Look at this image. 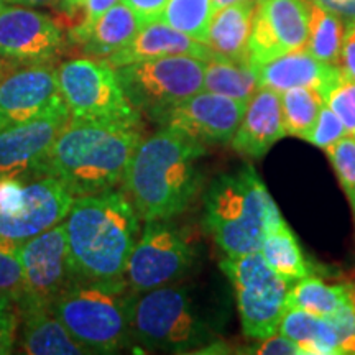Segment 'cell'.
Returning a JSON list of instances; mask_svg holds the SVG:
<instances>
[{
  "label": "cell",
  "mask_w": 355,
  "mask_h": 355,
  "mask_svg": "<svg viewBox=\"0 0 355 355\" xmlns=\"http://www.w3.org/2000/svg\"><path fill=\"white\" fill-rule=\"evenodd\" d=\"M204 155V144L168 127L140 140L122 181L140 219L168 220L188 209L202 186Z\"/></svg>",
  "instance_id": "obj_1"
},
{
  "label": "cell",
  "mask_w": 355,
  "mask_h": 355,
  "mask_svg": "<svg viewBox=\"0 0 355 355\" xmlns=\"http://www.w3.org/2000/svg\"><path fill=\"white\" fill-rule=\"evenodd\" d=\"M2 127H3V125H2V123H0V128H2Z\"/></svg>",
  "instance_id": "obj_47"
},
{
  "label": "cell",
  "mask_w": 355,
  "mask_h": 355,
  "mask_svg": "<svg viewBox=\"0 0 355 355\" xmlns=\"http://www.w3.org/2000/svg\"><path fill=\"white\" fill-rule=\"evenodd\" d=\"M140 140L139 123L69 119L42 171L60 180L74 198L105 193L123 181Z\"/></svg>",
  "instance_id": "obj_3"
},
{
  "label": "cell",
  "mask_w": 355,
  "mask_h": 355,
  "mask_svg": "<svg viewBox=\"0 0 355 355\" xmlns=\"http://www.w3.org/2000/svg\"><path fill=\"white\" fill-rule=\"evenodd\" d=\"M248 102L202 91L191 96L159 119V123L201 144H230Z\"/></svg>",
  "instance_id": "obj_15"
},
{
  "label": "cell",
  "mask_w": 355,
  "mask_h": 355,
  "mask_svg": "<svg viewBox=\"0 0 355 355\" xmlns=\"http://www.w3.org/2000/svg\"><path fill=\"white\" fill-rule=\"evenodd\" d=\"M133 295L127 279H74L58 296L53 309L89 354H115L132 343Z\"/></svg>",
  "instance_id": "obj_5"
},
{
  "label": "cell",
  "mask_w": 355,
  "mask_h": 355,
  "mask_svg": "<svg viewBox=\"0 0 355 355\" xmlns=\"http://www.w3.org/2000/svg\"><path fill=\"white\" fill-rule=\"evenodd\" d=\"M63 101L56 68L50 63H24L0 74V123L28 121Z\"/></svg>",
  "instance_id": "obj_17"
},
{
  "label": "cell",
  "mask_w": 355,
  "mask_h": 355,
  "mask_svg": "<svg viewBox=\"0 0 355 355\" xmlns=\"http://www.w3.org/2000/svg\"><path fill=\"white\" fill-rule=\"evenodd\" d=\"M282 105L286 135L306 140L316 125L324 97L313 87H291L282 92Z\"/></svg>",
  "instance_id": "obj_29"
},
{
  "label": "cell",
  "mask_w": 355,
  "mask_h": 355,
  "mask_svg": "<svg viewBox=\"0 0 355 355\" xmlns=\"http://www.w3.org/2000/svg\"><path fill=\"white\" fill-rule=\"evenodd\" d=\"M69 122L64 101L28 121L0 128V178H25L42 166L61 130Z\"/></svg>",
  "instance_id": "obj_13"
},
{
  "label": "cell",
  "mask_w": 355,
  "mask_h": 355,
  "mask_svg": "<svg viewBox=\"0 0 355 355\" xmlns=\"http://www.w3.org/2000/svg\"><path fill=\"white\" fill-rule=\"evenodd\" d=\"M347 288H349V298H350V303H352V308H354V313H355V282H352V283H347Z\"/></svg>",
  "instance_id": "obj_45"
},
{
  "label": "cell",
  "mask_w": 355,
  "mask_h": 355,
  "mask_svg": "<svg viewBox=\"0 0 355 355\" xmlns=\"http://www.w3.org/2000/svg\"><path fill=\"white\" fill-rule=\"evenodd\" d=\"M8 3H10V0H0V10L6 6H8Z\"/></svg>",
  "instance_id": "obj_46"
},
{
  "label": "cell",
  "mask_w": 355,
  "mask_h": 355,
  "mask_svg": "<svg viewBox=\"0 0 355 355\" xmlns=\"http://www.w3.org/2000/svg\"><path fill=\"white\" fill-rule=\"evenodd\" d=\"M339 68L345 78L355 81V24L347 25V30H345Z\"/></svg>",
  "instance_id": "obj_39"
},
{
  "label": "cell",
  "mask_w": 355,
  "mask_h": 355,
  "mask_svg": "<svg viewBox=\"0 0 355 355\" xmlns=\"http://www.w3.org/2000/svg\"><path fill=\"white\" fill-rule=\"evenodd\" d=\"M117 2H121V0H86V6H84L83 10V19L71 30V37L79 43L86 42L91 30L94 28L96 21Z\"/></svg>",
  "instance_id": "obj_37"
},
{
  "label": "cell",
  "mask_w": 355,
  "mask_h": 355,
  "mask_svg": "<svg viewBox=\"0 0 355 355\" xmlns=\"http://www.w3.org/2000/svg\"><path fill=\"white\" fill-rule=\"evenodd\" d=\"M130 336L141 347L173 354L191 352L214 339L188 290L176 285L133 295Z\"/></svg>",
  "instance_id": "obj_6"
},
{
  "label": "cell",
  "mask_w": 355,
  "mask_h": 355,
  "mask_svg": "<svg viewBox=\"0 0 355 355\" xmlns=\"http://www.w3.org/2000/svg\"><path fill=\"white\" fill-rule=\"evenodd\" d=\"M63 44V30L46 13L17 3L0 10V58L21 64L50 63Z\"/></svg>",
  "instance_id": "obj_16"
},
{
  "label": "cell",
  "mask_w": 355,
  "mask_h": 355,
  "mask_svg": "<svg viewBox=\"0 0 355 355\" xmlns=\"http://www.w3.org/2000/svg\"><path fill=\"white\" fill-rule=\"evenodd\" d=\"M324 10L334 13L347 25L355 24V0H308Z\"/></svg>",
  "instance_id": "obj_41"
},
{
  "label": "cell",
  "mask_w": 355,
  "mask_h": 355,
  "mask_svg": "<svg viewBox=\"0 0 355 355\" xmlns=\"http://www.w3.org/2000/svg\"><path fill=\"white\" fill-rule=\"evenodd\" d=\"M84 6H86V0H58L56 2V7L68 15H74L79 10L83 12Z\"/></svg>",
  "instance_id": "obj_42"
},
{
  "label": "cell",
  "mask_w": 355,
  "mask_h": 355,
  "mask_svg": "<svg viewBox=\"0 0 355 355\" xmlns=\"http://www.w3.org/2000/svg\"><path fill=\"white\" fill-rule=\"evenodd\" d=\"M71 121L141 123L119 81L117 69L102 58H76L56 68Z\"/></svg>",
  "instance_id": "obj_8"
},
{
  "label": "cell",
  "mask_w": 355,
  "mask_h": 355,
  "mask_svg": "<svg viewBox=\"0 0 355 355\" xmlns=\"http://www.w3.org/2000/svg\"><path fill=\"white\" fill-rule=\"evenodd\" d=\"M24 293V270L19 259V248L0 243V296L19 304Z\"/></svg>",
  "instance_id": "obj_32"
},
{
  "label": "cell",
  "mask_w": 355,
  "mask_h": 355,
  "mask_svg": "<svg viewBox=\"0 0 355 355\" xmlns=\"http://www.w3.org/2000/svg\"><path fill=\"white\" fill-rule=\"evenodd\" d=\"M347 298V285H327L316 277H304L288 290L286 309H301L314 316L327 318Z\"/></svg>",
  "instance_id": "obj_27"
},
{
  "label": "cell",
  "mask_w": 355,
  "mask_h": 355,
  "mask_svg": "<svg viewBox=\"0 0 355 355\" xmlns=\"http://www.w3.org/2000/svg\"><path fill=\"white\" fill-rule=\"evenodd\" d=\"M139 219L125 191L74 198L64 227L76 279L123 282L139 239Z\"/></svg>",
  "instance_id": "obj_2"
},
{
  "label": "cell",
  "mask_w": 355,
  "mask_h": 355,
  "mask_svg": "<svg viewBox=\"0 0 355 355\" xmlns=\"http://www.w3.org/2000/svg\"><path fill=\"white\" fill-rule=\"evenodd\" d=\"M214 12L212 0H168L159 20L206 44Z\"/></svg>",
  "instance_id": "obj_30"
},
{
  "label": "cell",
  "mask_w": 355,
  "mask_h": 355,
  "mask_svg": "<svg viewBox=\"0 0 355 355\" xmlns=\"http://www.w3.org/2000/svg\"><path fill=\"white\" fill-rule=\"evenodd\" d=\"M24 270L21 306H53L58 296L76 279L69 260L64 220L19 247Z\"/></svg>",
  "instance_id": "obj_11"
},
{
  "label": "cell",
  "mask_w": 355,
  "mask_h": 355,
  "mask_svg": "<svg viewBox=\"0 0 355 355\" xmlns=\"http://www.w3.org/2000/svg\"><path fill=\"white\" fill-rule=\"evenodd\" d=\"M19 309V345L30 355L89 354L71 336L53 306H21Z\"/></svg>",
  "instance_id": "obj_21"
},
{
  "label": "cell",
  "mask_w": 355,
  "mask_h": 355,
  "mask_svg": "<svg viewBox=\"0 0 355 355\" xmlns=\"http://www.w3.org/2000/svg\"><path fill=\"white\" fill-rule=\"evenodd\" d=\"M309 38L308 0H257L248 40V61L260 66L306 48Z\"/></svg>",
  "instance_id": "obj_14"
},
{
  "label": "cell",
  "mask_w": 355,
  "mask_h": 355,
  "mask_svg": "<svg viewBox=\"0 0 355 355\" xmlns=\"http://www.w3.org/2000/svg\"><path fill=\"white\" fill-rule=\"evenodd\" d=\"M74 196L55 176L46 173L25 176L19 211L0 214V243L19 248L44 230L64 220Z\"/></svg>",
  "instance_id": "obj_12"
},
{
  "label": "cell",
  "mask_w": 355,
  "mask_h": 355,
  "mask_svg": "<svg viewBox=\"0 0 355 355\" xmlns=\"http://www.w3.org/2000/svg\"><path fill=\"white\" fill-rule=\"evenodd\" d=\"M115 69L133 107L158 122L168 110L202 91L206 60L186 55L163 56Z\"/></svg>",
  "instance_id": "obj_7"
},
{
  "label": "cell",
  "mask_w": 355,
  "mask_h": 355,
  "mask_svg": "<svg viewBox=\"0 0 355 355\" xmlns=\"http://www.w3.org/2000/svg\"><path fill=\"white\" fill-rule=\"evenodd\" d=\"M326 319L336 332L340 354H355V313L350 298Z\"/></svg>",
  "instance_id": "obj_35"
},
{
  "label": "cell",
  "mask_w": 355,
  "mask_h": 355,
  "mask_svg": "<svg viewBox=\"0 0 355 355\" xmlns=\"http://www.w3.org/2000/svg\"><path fill=\"white\" fill-rule=\"evenodd\" d=\"M344 35L345 26L339 17L309 2V38L306 50L311 55L327 64L339 66Z\"/></svg>",
  "instance_id": "obj_28"
},
{
  "label": "cell",
  "mask_w": 355,
  "mask_h": 355,
  "mask_svg": "<svg viewBox=\"0 0 355 355\" xmlns=\"http://www.w3.org/2000/svg\"><path fill=\"white\" fill-rule=\"evenodd\" d=\"M241 2H248V0H212L216 10H219V8H222V7L234 6V3H241Z\"/></svg>",
  "instance_id": "obj_44"
},
{
  "label": "cell",
  "mask_w": 355,
  "mask_h": 355,
  "mask_svg": "<svg viewBox=\"0 0 355 355\" xmlns=\"http://www.w3.org/2000/svg\"><path fill=\"white\" fill-rule=\"evenodd\" d=\"M58 0H10V3H19L26 7H50L56 6Z\"/></svg>",
  "instance_id": "obj_43"
},
{
  "label": "cell",
  "mask_w": 355,
  "mask_h": 355,
  "mask_svg": "<svg viewBox=\"0 0 355 355\" xmlns=\"http://www.w3.org/2000/svg\"><path fill=\"white\" fill-rule=\"evenodd\" d=\"M254 354L263 355H300L301 349L285 336H270L261 339V343L252 350Z\"/></svg>",
  "instance_id": "obj_38"
},
{
  "label": "cell",
  "mask_w": 355,
  "mask_h": 355,
  "mask_svg": "<svg viewBox=\"0 0 355 355\" xmlns=\"http://www.w3.org/2000/svg\"><path fill=\"white\" fill-rule=\"evenodd\" d=\"M278 331L298 345L304 355L340 354L336 332L326 318L314 316L301 309H286Z\"/></svg>",
  "instance_id": "obj_24"
},
{
  "label": "cell",
  "mask_w": 355,
  "mask_h": 355,
  "mask_svg": "<svg viewBox=\"0 0 355 355\" xmlns=\"http://www.w3.org/2000/svg\"><path fill=\"white\" fill-rule=\"evenodd\" d=\"M204 229L227 257L260 250L265 234L286 222L252 166L220 175L204 194Z\"/></svg>",
  "instance_id": "obj_4"
},
{
  "label": "cell",
  "mask_w": 355,
  "mask_h": 355,
  "mask_svg": "<svg viewBox=\"0 0 355 355\" xmlns=\"http://www.w3.org/2000/svg\"><path fill=\"white\" fill-rule=\"evenodd\" d=\"M285 135L282 94L268 87H259L248 101L241 125L230 144L237 153L261 158Z\"/></svg>",
  "instance_id": "obj_18"
},
{
  "label": "cell",
  "mask_w": 355,
  "mask_h": 355,
  "mask_svg": "<svg viewBox=\"0 0 355 355\" xmlns=\"http://www.w3.org/2000/svg\"><path fill=\"white\" fill-rule=\"evenodd\" d=\"M196 260L193 241L168 220H148L137 239L127 263L125 279L133 293L173 285L189 272Z\"/></svg>",
  "instance_id": "obj_10"
},
{
  "label": "cell",
  "mask_w": 355,
  "mask_h": 355,
  "mask_svg": "<svg viewBox=\"0 0 355 355\" xmlns=\"http://www.w3.org/2000/svg\"><path fill=\"white\" fill-rule=\"evenodd\" d=\"M255 69L259 86L279 94L291 87H313L326 97L331 87L344 76L339 66L319 61L306 48L275 58Z\"/></svg>",
  "instance_id": "obj_19"
},
{
  "label": "cell",
  "mask_w": 355,
  "mask_h": 355,
  "mask_svg": "<svg viewBox=\"0 0 355 355\" xmlns=\"http://www.w3.org/2000/svg\"><path fill=\"white\" fill-rule=\"evenodd\" d=\"M19 334V309L13 301L0 296V355L13 352Z\"/></svg>",
  "instance_id": "obj_36"
},
{
  "label": "cell",
  "mask_w": 355,
  "mask_h": 355,
  "mask_svg": "<svg viewBox=\"0 0 355 355\" xmlns=\"http://www.w3.org/2000/svg\"><path fill=\"white\" fill-rule=\"evenodd\" d=\"M340 122L344 123L347 135L355 137V81L343 76L324 97Z\"/></svg>",
  "instance_id": "obj_33"
},
{
  "label": "cell",
  "mask_w": 355,
  "mask_h": 355,
  "mask_svg": "<svg viewBox=\"0 0 355 355\" xmlns=\"http://www.w3.org/2000/svg\"><path fill=\"white\" fill-rule=\"evenodd\" d=\"M355 217V137L345 135L326 150Z\"/></svg>",
  "instance_id": "obj_31"
},
{
  "label": "cell",
  "mask_w": 355,
  "mask_h": 355,
  "mask_svg": "<svg viewBox=\"0 0 355 355\" xmlns=\"http://www.w3.org/2000/svg\"><path fill=\"white\" fill-rule=\"evenodd\" d=\"M122 2H125L140 17L144 25H146L150 21L159 20L168 0H122Z\"/></svg>",
  "instance_id": "obj_40"
},
{
  "label": "cell",
  "mask_w": 355,
  "mask_h": 355,
  "mask_svg": "<svg viewBox=\"0 0 355 355\" xmlns=\"http://www.w3.org/2000/svg\"><path fill=\"white\" fill-rule=\"evenodd\" d=\"M144 21L127 6L125 2H117L110 7L99 20L84 42V51L92 58H109L122 50L140 32Z\"/></svg>",
  "instance_id": "obj_23"
},
{
  "label": "cell",
  "mask_w": 355,
  "mask_h": 355,
  "mask_svg": "<svg viewBox=\"0 0 355 355\" xmlns=\"http://www.w3.org/2000/svg\"><path fill=\"white\" fill-rule=\"evenodd\" d=\"M260 254L263 255L270 268L288 283L309 277L313 272L304 259L298 239L295 237L288 224L285 227L265 234Z\"/></svg>",
  "instance_id": "obj_26"
},
{
  "label": "cell",
  "mask_w": 355,
  "mask_h": 355,
  "mask_svg": "<svg viewBox=\"0 0 355 355\" xmlns=\"http://www.w3.org/2000/svg\"><path fill=\"white\" fill-rule=\"evenodd\" d=\"M347 135V130H345L344 123L340 122V119L332 112L329 105L324 102L321 112H319L318 122L314 125L313 130L308 135L309 144L319 146V148L327 150L329 146L337 144L340 139Z\"/></svg>",
  "instance_id": "obj_34"
},
{
  "label": "cell",
  "mask_w": 355,
  "mask_h": 355,
  "mask_svg": "<svg viewBox=\"0 0 355 355\" xmlns=\"http://www.w3.org/2000/svg\"><path fill=\"white\" fill-rule=\"evenodd\" d=\"M220 268L235 291L243 334L257 340L277 334L290 283L270 268L260 250L227 257Z\"/></svg>",
  "instance_id": "obj_9"
},
{
  "label": "cell",
  "mask_w": 355,
  "mask_h": 355,
  "mask_svg": "<svg viewBox=\"0 0 355 355\" xmlns=\"http://www.w3.org/2000/svg\"><path fill=\"white\" fill-rule=\"evenodd\" d=\"M257 0L234 3L214 12L206 44L212 56L248 61V40L254 26Z\"/></svg>",
  "instance_id": "obj_22"
},
{
  "label": "cell",
  "mask_w": 355,
  "mask_h": 355,
  "mask_svg": "<svg viewBox=\"0 0 355 355\" xmlns=\"http://www.w3.org/2000/svg\"><path fill=\"white\" fill-rule=\"evenodd\" d=\"M259 76L250 61L211 56L204 69V91L248 102L259 91Z\"/></svg>",
  "instance_id": "obj_25"
},
{
  "label": "cell",
  "mask_w": 355,
  "mask_h": 355,
  "mask_svg": "<svg viewBox=\"0 0 355 355\" xmlns=\"http://www.w3.org/2000/svg\"><path fill=\"white\" fill-rule=\"evenodd\" d=\"M178 55L196 56L207 61L212 56V53L207 48V44L178 32L176 28H173L165 21L155 20L141 26L140 32L135 35V38L127 46H123L122 50L105 58V60L114 68H121V66L139 63V61Z\"/></svg>",
  "instance_id": "obj_20"
}]
</instances>
